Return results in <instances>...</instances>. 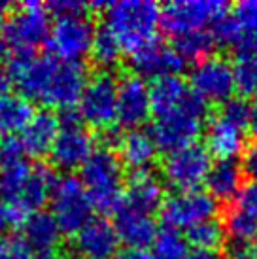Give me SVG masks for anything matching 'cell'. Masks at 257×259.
Wrapping results in <instances>:
<instances>
[{
	"mask_svg": "<svg viewBox=\"0 0 257 259\" xmlns=\"http://www.w3.org/2000/svg\"><path fill=\"white\" fill-rule=\"evenodd\" d=\"M6 76L29 102L59 110L76 108L87 81L81 63H64L53 55L34 53H14Z\"/></svg>",
	"mask_w": 257,
	"mask_h": 259,
	"instance_id": "cell-1",
	"label": "cell"
},
{
	"mask_svg": "<svg viewBox=\"0 0 257 259\" xmlns=\"http://www.w3.org/2000/svg\"><path fill=\"white\" fill-rule=\"evenodd\" d=\"M53 184L55 176L50 166L29 165L25 161L0 170V202L12 210L21 223L50 201Z\"/></svg>",
	"mask_w": 257,
	"mask_h": 259,
	"instance_id": "cell-2",
	"label": "cell"
},
{
	"mask_svg": "<svg viewBox=\"0 0 257 259\" xmlns=\"http://www.w3.org/2000/svg\"><path fill=\"white\" fill-rule=\"evenodd\" d=\"M106 27L123 50L135 53L150 42L157 40L161 27V8L151 0H121L104 6Z\"/></svg>",
	"mask_w": 257,
	"mask_h": 259,
	"instance_id": "cell-3",
	"label": "cell"
},
{
	"mask_svg": "<svg viewBox=\"0 0 257 259\" xmlns=\"http://www.w3.org/2000/svg\"><path fill=\"white\" fill-rule=\"evenodd\" d=\"M206 117L208 102L191 89L178 106L155 115L150 135L159 150L170 153L195 144V140L204 129Z\"/></svg>",
	"mask_w": 257,
	"mask_h": 259,
	"instance_id": "cell-4",
	"label": "cell"
},
{
	"mask_svg": "<svg viewBox=\"0 0 257 259\" xmlns=\"http://www.w3.org/2000/svg\"><path fill=\"white\" fill-rule=\"evenodd\" d=\"M81 186L93 208L115 212L123 201V165L110 148L95 150L81 166Z\"/></svg>",
	"mask_w": 257,
	"mask_h": 259,
	"instance_id": "cell-5",
	"label": "cell"
},
{
	"mask_svg": "<svg viewBox=\"0 0 257 259\" xmlns=\"http://www.w3.org/2000/svg\"><path fill=\"white\" fill-rule=\"evenodd\" d=\"M51 216L55 218L59 229L68 235H76L93 214V204L87 197L79 178L64 174L55 178L50 195Z\"/></svg>",
	"mask_w": 257,
	"mask_h": 259,
	"instance_id": "cell-6",
	"label": "cell"
},
{
	"mask_svg": "<svg viewBox=\"0 0 257 259\" xmlns=\"http://www.w3.org/2000/svg\"><path fill=\"white\" fill-rule=\"evenodd\" d=\"M51 30L50 14L38 2H27L8 15L4 23V40L15 53H34L48 42Z\"/></svg>",
	"mask_w": 257,
	"mask_h": 259,
	"instance_id": "cell-7",
	"label": "cell"
},
{
	"mask_svg": "<svg viewBox=\"0 0 257 259\" xmlns=\"http://www.w3.org/2000/svg\"><path fill=\"white\" fill-rule=\"evenodd\" d=\"M223 14H227V4L220 0H176L161 8V29L178 38L206 30Z\"/></svg>",
	"mask_w": 257,
	"mask_h": 259,
	"instance_id": "cell-8",
	"label": "cell"
},
{
	"mask_svg": "<svg viewBox=\"0 0 257 259\" xmlns=\"http://www.w3.org/2000/svg\"><path fill=\"white\" fill-rule=\"evenodd\" d=\"M212 166V155L202 144H189L176 151L166 153L163 161V176L166 184L174 187L178 193L199 191L206 182Z\"/></svg>",
	"mask_w": 257,
	"mask_h": 259,
	"instance_id": "cell-9",
	"label": "cell"
},
{
	"mask_svg": "<svg viewBox=\"0 0 257 259\" xmlns=\"http://www.w3.org/2000/svg\"><path fill=\"white\" fill-rule=\"evenodd\" d=\"M78 112L95 129H112L117 115V81L112 74L99 72L87 79L78 101Z\"/></svg>",
	"mask_w": 257,
	"mask_h": 259,
	"instance_id": "cell-10",
	"label": "cell"
},
{
	"mask_svg": "<svg viewBox=\"0 0 257 259\" xmlns=\"http://www.w3.org/2000/svg\"><path fill=\"white\" fill-rule=\"evenodd\" d=\"M95 27L87 15L79 17H64L57 19L51 27L48 48L53 57L64 63H79L91 53V46L95 40Z\"/></svg>",
	"mask_w": 257,
	"mask_h": 259,
	"instance_id": "cell-11",
	"label": "cell"
},
{
	"mask_svg": "<svg viewBox=\"0 0 257 259\" xmlns=\"http://www.w3.org/2000/svg\"><path fill=\"white\" fill-rule=\"evenodd\" d=\"M159 210L166 225L164 229L187 231L204 220H212L218 212V202L202 191H184L166 197Z\"/></svg>",
	"mask_w": 257,
	"mask_h": 259,
	"instance_id": "cell-12",
	"label": "cell"
},
{
	"mask_svg": "<svg viewBox=\"0 0 257 259\" xmlns=\"http://www.w3.org/2000/svg\"><path fill=\"white\" fill-rule=\"evenodd\" d=\"M191 89L210 102H225L233 99L236 89L233 65L223 57H206L199 61L189 74Z\"/></svg>",
	"mask_w": 257,
	"mask_h": 259,
	"instance_id": "cell-13",
	"label": "cell"
},
{
	"mask_svg": "<svg viewBox=\"0 0 257 259\" xmlns=\"http://www.w3.org/2000/svg\"><path fill=\"white\" fill-rule=\"evenodd\" d=\"M151 117L150 85L136 74L123 76L117 81V115L121 127L136 131Z\"/></svg>",
	"mask_w": 257,
	"mask_h": 259,
	"instance_id": "cell-14",
	"label": "cell"
},
{
	"mask_svg": "<svg viewBox=\"0 0 257 259\" xmlns=\"http://www.w3.org/2000/svg\"><path fill=\"white\" fill-rule=\"evenodd\" d=\"M131 66L138 78H150L155 81L168 76H178L184 70L186 61L180 57L178 51L172 46L153 40L148 46L131 53Z\"/></svg>",
	"mask_w": 257,
	"mask_h": 259,
	"instance_id": "cell-15",
	"label": "cell"
},
{
	"mask_svg": "<svg viewBox=\"0 0 257 259\" xmlns=\"http://www.w3.org/2000/svg\"><path fill=\"white\" fill-rule=\"evenodd\" d=\"M95 151L93 135L81 125L59 127V135L50 150L51 163L61 170L81 168Z\"/></svg>",
	"mask_w": 257,
	"mask_h": 259,
	"instance_id": "cell-16",
	"label": "cell"
},
{
	"mask_svg": "<svg viewBox=\"0 0 257 259\" xmlns=\"http://www.w3.org/2000/svg\"><path fill=\"white\" fill-rule=\"evenodd\" d=\"M74 237V248L81 257L108 259L117 253V233L114 229V223L104 218H91Z\"/></svg>",
	"mask_w": 257,
	"mask_h": 259,
	"instance_id": "cell-17",
	"label": "cell"
},
{
	"mask_svg": "<svg viewBox=\"0 0 257 259\" xmlns=\"http://www.w3.org/2000/svg\"><path fill=\"white\" fill-rule=\"evenodd\" d=\"M114 229L119 242L133 250H144L146 246L153 244V240L157 237L153 216L136 212L123 204H119V208L115 210Z\"/></svg>",
	"mask_w": 257,
	"mask_h": 259,
	"instance_id": "cell-18",
	"label": "cell"
},
{
	"mask_svg": "<svg viewBox=\"0 0 257 259\" xmlns=\"http://www.w3.org/2000/svg\"><path fill=\"white\" fill-rule=\"evenodd\" d=\"M164 201L163 184L151 172H136L131 176L127 189L123 191V206L153 216Z\"/></svg>",
	"mask_w": 257,
	"mask_h": 259,
	"instance_id": "cell-19",
	"label": "cell"
},
{
	"mask_svg": "<svg viewBox=\"0 0 257 259\" xmlns=\"http://www.w3.org/2000/svg\"><path fill=\"white\" fill-rule=\"evenodd\" d=\"M119 161L123 166H127L133 174L150 172V166L157 159V144L153 142L150 133L146 131H128L125 137L119 140Z\"/></svg>",
	"mask_w": 257,
	"mask_h": 259,
	"instance_id": "cell-20",
	"label": "cell"
},
{
	"mask_svg": "<svg viewBox=\"0 0 257 259\" xmlns=\"http://www.w3.org/2000/svg\"><path fill=\"white\" fill-rule=\"evenodd\" d=\"M246 137L244 129L227 121L222 115H216L206 127V150L220 159H235L244 151Z\"/></svg>",
	"mask_w": 257,
	"mask_h": 259,
	"instance_id": "cell-21",
	"label": "cell"
},
{
	"mask_svg": "<svg viewBox=\"0 0 257 259\" xmlns=\"http://www.w3.org/2000/svg\"><path fill=\"white\" fill-rule=\"evenodd\" d=\"M63 231L59 229L55 218L51 212L38 210L23 220V235L21 240L27 244L29 250H34L38 253L51 252L61 240Z\"/></svg>",
	"mask_w": 257,
	"mask_h": 259,
	"instance_id": "cell-22",
	"label": "cell"
},
{
	"mask_svg": "<svg viewBox=\"0 0 257 259\" xmlns=\"http://www.w3.org/2000/svg\"><path fill=\"white\" fill-rule=\"evenodd\" d=\"M59 135V119L57 115L44 110L32 115L29 125L21 133V144L27 151V155L32 157H42L50 153L51 146Z\"/></svg>",
	"mask_w": 257,
	"mask_h": 259,
	"instance_id": "cell-23",
	"label": "cell"
},
{
	"mask_svg": "<svg viewBox=\"0 0 257 259\" xmlns=\"http://www.w3.org/2000/svg\"><path fill=\"white\" fill-rule=\"evenodd\" d=\"M242 180V166L238 165L235 159H220V161L212 163L204 184L208 187V195L218 202L236 199L238 191L244 186Z\"/></svg>",
	"mask_w": 257,
	"mask_h": 259,
	"instance_id": "cell-24",
	"label": "cell"
},
{
	"mask_svg": "<svg viewBox=\"0 0 257 259\" xmlns=\"http://www.w3.org/2000/svg\"><path fill=\"white\" fill-rule=\"evenodd\" d=\"M32 115V102L25 97L10 93L0 97V137H15V133H23Z\"/></svg>",
	"mask_w": 257,
	"mask_h": 259,
	"instance_id": "cell-25",
	"label": "cell"
},
{
	"mask_svg": "<svg viewBox=\"0 0 257 259\" xmlns=\"http://www.w3.org/2000/svg\"><path fill=\"white\" fill-rule=\"evenodd\" d=\"M189 91H191V87L187 85L180 76H168V78L155 79L153 85L150 87L151 114H164L166 110L178 106L180 102L187 97Z\"/></svg>",
	"mask_w": 257,
	"mask_h": 259,
	"instance_id": "cell-26",
	"label": "cell"
},
{
	"mask_svg": "<svg viewBox=\"0 0 257 259\" xmlns=\"http://www.w3.org/2000/svg\"><path fill=\"white\" fill-rule=\"evenodd\" d=\"M214 40L210 36V30H197V32H189L184 36L174 38V50L178 51V55L184 61H202V59L210 57V51L214 50Z\"/></svg>",
	"mask_w": 257,
	"mask_h": 259,
	"instance_id": "cell-27",
	"label": "cell"
},
{
	"mask_svg": "<svg viewBox=\"0 0 257 259\" xmlns=\"http://www.w3.org/2000/svg\"><path fill=\"white\" fill-rule=\"evenodd\" d=\"M121 53H123V48L119 46V42L115 40V36L106 27L95 34L89 55H91L95 65L100 66L104 72H108L110 68H114L121 61Z\"/></svg>",
	"mask_w": 257,
	"mask_h": 259,
	"instance_id": "cell-28",
	"label": "cell"
},
{
	"mask_svg": "<svg viewBox=\"0 0 257 259\" xmlns=\"http://www.w3.org/2000/svg\"><path fill=\"white\" fill-rule=\"evenodd\" d=\"M225 240V229L223 223H220L216 218L204 220V222L193 225L187 229V242L193 244V250H208L216 252Z\"/></svg>",
	"mask_w": 257,
	"mask_h": 259,
	"instance_id": "cell-29",
	"label": "cell"
},
{
	"mask_svg": "<svg viewBox=\"0 0 257 259\" xmlns=\"http://www.w3.org/2000/svg\"><path fill=\"white\" fill-rule=\"evenodd\" d=\"M187 252V240L178 231L163 229L151 244L150 259H186Z\"/></svg>",
	"mask_w": 257,
	"mask_h": 259,
	"instance_id": "cell-30",
	"label": "cell"
},
{
	"mask_svg": "<svg viewBox=\"0 0 257 259\" xmlns=\"http://www.w3.org/2000/svg\"><path fill=\"white\" fill-rule=\"evenodd\" d=\"M223 229L233 240H253L257 237V223L238 208H231L227 212Z\"/></svg>",
	"mask_w": 257,
	"mask_h": 259,
	"instance_id": "cell-31",
	"label": "cell"
},
{
	"mask_svg": "<svg viewBox=\"0 0 257 259\" xmlns=\"http://www.w3.org/2000/svg\"><path fill=\"white\" fill-rule=\"evenodd\" d=\"M210 36L214 40V44L223 46V48H233L235 50L240 36H242V30L238 27V23L233 15L223 14L222 17H218L212 25H210Z\"/></svg>",
	"mask_w": 257,
	"mask_h": 259,
	"instance_id": "cell-32",
	"label": "cell"
},
{
	"mask_svg": "<svg viewBox=\"0 0 257 259\" xmlns=\"http://www.w3.org/2000/svg\"><path fill=\"white\" fill-rule=\"evenodd\" d=\"M233 70L236 89H240L242 93H253L257 87V55L238 57Z\"/></svg>",
	"mask_w": 257,
	"mask_h": 259,
	"instance_id": "cell-33",
	"label": "cell"
},
{
	"mask_svg": "<svg viewBox=\"0 0 257 259\" xmlns=\"http://www.w3.org/2000/svg\"><path fill=\"white\" fill-rule=\"evenodd\" d=\"M222 117H225L227 121L238 125L240 129H246L250 125L251 117H253V110L244 99H238V97H233L229 101L223 102L222 112H220Z\"/></svg>",
	"mask_w": 257,
	"mask_h": 259,
	"instance_id": "cell-34",
	"label": "cell"
},
{
	"mask_svg": "<svg viewBox=\"0 0 257 259\" xmlns=\"http://www.w3.org/2000/svg\"><path fill=\"white\" fill-rule=\"evenodd\" d=\"M27 151L19 137H0V170L25 163Z\"/></svg>",
	"mask_w": 257,
	"mask_h": 259,
	"instance_id": "cell-35",
	"label": "cell"
},
{
	"mask_svg": "<svg viewBox=\"0 0 257 259\" xmlns=\"http://www.w3.org/2000/svg\"><path fill=\"white\" fill-rule=\"evenodd\" d=\"M233 17L236 19L238 27L242 30V36L257 38V0H244V2H238L235 8Z\"/></svg>",
	"mask_w": 257,
	"mask_h": 259,
	"instance_id": "cell-36",
	"label": "cell"
},
{
	"mask_svg": "<svg viewBox=\"0 0 257 259\" xmlns=\"http://www.w3.org/2000/svg\"><path fill=\"white\" fill-rule=\"evenodd\" d=\"M235 201V208L244 212L246 216H250L257 223V182L244 184Z\"/></svg>",
	"mask_w": 257,
	"mask_h": 259,
	"instance_id": "cell-37",
	"label": "cell"
},
{
	"mask_svg": "<svg viewBox=\"0 0 257 259\" xmlns=\"http://www.w3.org/2000/svg\"><path fill=\"white\" fill-rule=\"evenodd\" d=\"M89 4L85 2H78V0H55L50 2L46 10L50 15H55L57 19H64V17H79L85 15Z\"/></svg>",
	"mask_w": 257,
	"mask_h": 259,
	"instance_id": "cell-38",
	"label": "cell"
},
{
	"mask_svg": "<svg viewBox=\"0 0 257 259\" xmlns=\"http://www.w3.org/2000/svg\"><path fill=\"white\" fill-rule=\"evenodd\" d=\"M227 259H257L255 240H231L227 244Z\"/></svg>",
	"mask_w": 257,
	"mask_h": 259,
	"instance_id": "cell-39",
	"label": "cell"
},
{
	"mask_svg": "<svg viewBox=\"0 0 257 259\" xmlns=\"http://www.w3.org/2000/svg\"><path fill=\"white\" fill-rule=\"evenodd\" d=\"M0 259H30V250L21 238H10L0 246Z\"/></svg>",
	"mask_w": 257,
	"mask_h": 259,
	"instance_id": "cell-40",
	"label": "cell"
},
{
	"mask_svg": "<svg viewBox=\"0 0 257 259\" xmlns=\"http://www.w3.org/2000/svg\"><path fill=\"white\" fill-rule=\"evenodd\" d=\"M240 166H242V172L251 178V182H257V142H253L242 151Z\"/></svg>",
	"mask_w": 257,
	"mask_h": 259,
	"instance_id": "cell-41",
	"label": "cell"
},
{
	"mask_svg": "<svg viewBox=\"0 0 257 259\" xmlns=\"http://www.w3.org/2000/svg\"><path fill=\"white\" fill-rule=\"evenodd\" d=\"M15 223H19V220L15 218V214L8 208V206H4V204L0 202V238L6 233L8 227H10V225H15ZM0 246H2V240H0Z\"/></svg>",
	"mask_w": 257,
	"mask_h": 259,
	"instance_id": "cell-42",
	"label": "cell"
},
{
	"mask_svg": "<svg viewBox=\"0 0 257 259\" xmlns=\"http://www.w3.org/2000/svg\"><path fill=\"white\" fill-rule=\"evenodd\" d=\"M115 259H150V253L144 250H133V248H125L121 252L115 253Z\"/></svg>",
	"mask_w": 257,
	"mask_h": 259,
	"instance_id": "cell-43",
	"label": "cell"
},
{
	"mask_svg": "<svg viewBox=\"0 0 257 259\" xmlns=\"http://www.w3.org/2000/svg\"><path fill=\"white\" fill-rule=\"evenodd\" d=\"M186 259H220L216 252H208V250H191L187 252Z\"/></svg>",
	"mask_w": 257,
	"mask_h": 259,
	"instance_id": "cell-44",
	"label": "cell"
},
{
	"mask_svg": "<svg viewBox=\"0 0 257 259\" xmlns=\"http://www.w3.org/2000/svg\"><path fill=\"white\" fill-rule=\"evenodd\" d=\"M34 259H70L66 253H61L57 250H51V252H44V253H38Z\"/></svg>",
	"mask_w": 257,
	"mask_h": 259,
	"instance_id": "cell-45",
	"label": "cell"
},
{
	"mask_svg": "<svg viewBox=\"0 0 257 259\" xmlns=\"http://www.w3.org/2000/svg\"><path fill=\"white\" fill-rule=\"evenodd\" d=\"M8 89H10V79L6 74H0V97L8 95Z\"/></svg>",
	"mask_w": 257,
	"mask_h": 259,
	"instance_id": "cell-46",
	"label": "cell"
},
{
	"mask_svg": "<svg viewBox=\"0 0 257 259\" xmlns=\"http://www.w3.org/2000/svg\"><path fill=\"white\" fill-rule=\"evenodd\" d=\"M6 53H8V44H6V40H4V34L0 32V63L4 61Z\"/></svg>",
	"mask_w": 257,
	"mask_h": 259,
	"instance_id": "cell-47",
	"label": "cell"
},
{
	"mask_svg": "<svg viewBox=\"0 0 257 259\" xmlns=\"http://www.w3.org/2000/svg\"><path fill=\"white\" fill-rule=\"evenodd\" d=\"M248 129H250L251 137L255 138V142H257V114H255V112H253V117H251V121H250V125H248Z\"/></svg>",
	"mask_w": 257,
	"mask_h": 259,
	"instance_id": "cell-48",
	"label": "cell"
},
{
	"mask_svg": "<svg viewBox=\"0 0 257 259\" xmlns=\"http://www.w3.org/2000/svg\"><path fill=\"white\" fill-rule=\"evenodd\" d=\"M251 95H253V101H255V104H257V87H255V91H253Z\"/></svg>",
	"mask_w": 257,
	"mask_h": 259,
	"instance_id": "cell-49",
	"label": "cell"
}]
</instances>
